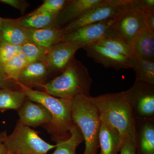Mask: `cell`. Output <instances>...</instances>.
<instances>
[{
  "mask_svg": "<svg viewBox=\"0 0 154 154\" xmlns=\"http://www.w3.org/2000/svg\"><path fill=\"white\" fill-rule=\"evenodd\" d=\"M19 91L32 102L40 103L49 110L52 116L51 122L45 128L57 143L70 137V131L75 124L72 117L71 100L57 98L44 91H37L15 82Z\"/></svg>",
  "mask_w": 154,
  "mask_h": 154,
  "instance_id": "cell-1",
  "label": "cell"
},
{
  "mask_svg": "<svg viewBox=\"0 0 154 154\" xmlns=\"http://www.w3.org/2000/svg\"><path fill=\"white\" fill-rule=\"evenodd\" d=\"M90 99L99 110L100 117L118 131L123 143L134 139L135 119L124 91L91 96Z\"/></svg>",
  "mask_w": 154,
  "mask_h": 154,
  "instance_id": "cell-2",
  "label": "cell"
},
{
  "mask_svg": "<svg viewBox=\"0 0 154 154\" xmlns=\"http://www.w3.org/2000/svg\"><path fill=\"white\" fill-rule=\"evenodd\" d=\"M92 83L88 69L74 58L59 75L38 88L54 97L71 100L79 95L91 96Z\"/></svg>",
  "mask_w": 154,
  "mask_h": 154,
  "instance_id": "cell-3",
  "label": "cell"
},
{
  "mask_svg": "<svg viewBox=\"0 0 154 154\" xmlns=\"http://www.w3.org/2000/svg\"><path fill=\"white\" fill-rule=\"evenodd\" d=\"M90 97L79 95L71 100L72 117L84 137L85 149L83 154H98L101 118Z\"/></svg>",
  "mask_w": 154,
  "mask_h": 154,
  "instance_id": "cell-4",
  "label": "cell"
},
{
  "mask_svg": "<svg viewBox=\"0 0 154 154\" xmlns=\"http://www.w3.org/2000/svg\"><path fill=\"white\" fill-rule=\"evenodd\" d=\"M38 133L22 124L19 119L13 133L6 135L4 145L14 154H46L56 147V144H50L43 140Z\"/></svg>",
  "mask_w": 154,
  "mask_h": 154,
  "instance_id": "cell-5",
  "label": "cell"
},
{
  "mask_svg": "<svg viewBox=\"0 0 154 154\" xmlns=\"http://www.w3.org/2000/svg\"><path fill=\"white\" fill-rule=\"evenodd\" d=\"M130 0H103L61 28L64 35L85 25L116 19L127 8Z\"/></svg>",
  "mask_w": 154,
  "mask_h": 154,
  "instance_id": "cell-6",
  "label": "cell"
},
{
  "mask_svg": "<svg viewBox=\"0 0 154 154\" xmlns=\"http://www.w3.org/2000/svg\"><path fill=\"white\" fill-rule=\"evenodd\" d=\"M124 92L135 119H154V85L135 81Z\"/></svg>",
  "mask_w": 154,
  "mask_h": 154,
  "instance_id": "cell-7",
  "label": "cell"
},
{
  "mask_svg": "<svg viewBox=\"0 0 154 154\" xmlns=\"http://www.w3.org/2000/svg\"><path fill=\"white\" fill-rule=\"evenodd\" d=\"M116 19L85 25L63 36L61 42L83 47L95 44L101 39L118 35L113 28Z\"/></svg>",
  "mask_w": 154,
  "mask_h": 154,
  "instance_id": "cell-8",
  "label": "cell"
},
{
  "mask_svg": "<svg viewBox=\"0 0 154 154\" xmlns=\"http://www.w3.org/2000/svg\"><path fill=\"white\" fill-rule=\"evenodd\" d=\"M113 28L118 36L131 45L140 31L146 28L142 14L128 6L117 17Z\"/></svg>",
  "mask_w": 154,
  "mask_h": 154,
  "instance_id": "cell-9",
  "label": "cell"
},
{
  "mask_svg": "<svg viewBox=\"0 0 154 154\" xmlns=\"http://www.w3.org/2000/svg\"><path fill=\"white\" fill-rule=\"evenodd\" d=\"M81 46L69 42H60L48 48L46 63L51 73H61L74 58Z\"/></svg>",
  "mask_w": 154,
  "mask_h": 154,
  "instance_id": "cell-10",
  "label": "cell"
},
{
  "mask_svg": "<svg viewBox=\"0 0 154 154\" xmlns=\"http://www.w3.org/2000/svg\"><path fill=\"white\" fill-rule=\"evenodd\" d=\"M88 57L102 64L106 68L119 71L130 68V58L107 48L96 44L88 45L83 47Z\"/></svg>",
  "mask_w": 154,
  "mask_h": 154,
  "instance_id": "cell-11",
  "label": "cell"
},
{
  "mask_svg": "<svg viewBox=\"0 0 154 154\" xmlns=\"http://www.w3.org/2000/svg\"><path fill=\"white\" fill-rule=\"evenodd\" d=\"M18 112L19 121L28 127L41 126L45 128L52 120L50 112L44 105L32 102L28 98Z\"/></svg>",
  "mask_w": 154,
  "mask_h": 154,
  "instance_id": "cell-12",
  "label": "cell"
},
{
  "mask_svg": "<svg viewBox=\"0 0 154 154\" xmlns=\"http://www.w3.org/2000/svg\"><path fill=\"white\" fill-rule=\"evenodd\" d=\"M134 142L137 154H154V119H135Z\"/></svg>",
  "mask_w": 154,
  "mask_h": 154,
  "instance_id": "cell-13",
  "label": "cell"
},
{
  "mask_svg": "<svg viewBox=\"0 0 154 154\" xmlns=\"http://www.w3.org/2000/svg\"><path fill=\"white\" fill-rule=\"evenodd\" d=\"M103 0H70L58 14L54 27L61 29L85 14Z\"/></svg>",
  "mask_w": 154,
  "mask_h": 154,
  "instance_id": "cell-14",
  "label": "cell"
},
{
  "mask_svg": "<svg viewBox=\"0 0 154 154\" xmlns=\"http://www.w3.org/2000/svg\"><path fill=\"white\" fill-rule=\"evenodd\" d=\"M100 118L99 137L100 152L99 154H119L123 144L119 132L104 119Z\"/></svg>",
  "mask_w": 154,
  "mask_h": 154,
  "instance_id": "cell-15",
  "label": "cell"
},
{
  "mask_svg": "<svg viewBox=\"0 0 154 154\" xmlns=\"http://www.w3.org/2000/svg\"><path fill=\"white\" fill-rule=\"evenodd\" d=\"M50 72L46 63L36 61L28 64L22 70L17 82L32 88L45 84Z\"/></svg>",
  "mask_w": 154,
  "mask_h": 154,
  "instance_id": "cell-16",
  "label": "cell"
},
{
  "mask_svg": "<svg viewBox=\"0 0 154 154\" xmlns=\"http://www.w3.org/2000/svg\"><path fill=\"white\" fill-rule=\"evenodd\" d=\"M26 29L28 40L45 48H49L60 42L64 35L62 29L55 27L40 29Z\"/></svg>",
  "mask_w": 154,
  "mask_h": 154,
  "instance_id": "cell-17",
  "label": "cell"
},
{
  "mask_svg": "<svg viewBox=\"0 0 154 154\" xmlns=\"http://www.w3.org/2000/svg\"><path fill=\"white\" fill-rule=\"evenodd\" d=\"M1 36V40L17 46L28 40L26 29L20 26L17 19L2 18Z\"/></svg>",
  "mask_w": 154,
  "mask_h": 154,
  "instance_id": "cell-18",
  "label": "cell"
},
{
  "mask_svg": "<svg viewBox=\"0 0 154 154\" xmlns=\"http://www.w3.org/2000/svg\"><path fill=\"white\" fill-rule=\"evenodd\" d=\"M131 45L134 56L154 62V35L146 28L140 31Z\"/></svg>",
  "mask_w": 154,
  "mask_h": 154,
  "instance_id": "cell-19",
  "label": "cell"
},
{
  "mask_svg": "<svg viewBox=\"0 0 154 154\" xmlns=\"http://www.w3.org/2000/svg\"><path fill=\"white\" fill-rule=\"evenodd\" d=\"M58 14L40 13L29 15L18 19L21 27L25 29H40L54 27Z\"/></svg>",
  "mask_w": 154,
  "mask_h": 154,
  "instance_id": "cell-20",
  "label": "cell"
},
{
  "mask_svg": "<svg viewBox=\"0 0 154 154\" xmlns=\"http://www.w3.org/2000/svg\"><path fill=\"white\" fill-rule=\"evenodd\" d=\"M129 58L130 68L135 73V81L154 85V62L135 56Z\"/></svg>",
  "mask_w": 154,
  "mask_h": 154,
  "instance_id": "cell-21",
  "label": "cell"
},
{
  "mask_svg": "<svg viewBox=\"0 0 154 154\" xmlns=\"http://www.w3.org/2000/svg\"><path fill=\"white\" fill-rule=\"evenodd\" d=\"M27 96L19 90L9 88L0 89V111L14 110L19 111L27 99Z\"/></svg>",
  "mask_w": 154,
  "mask_h": 154,
  "instance_id": "cell-22",
  "label": "cell"
},
{
  "mask_svg": "<svg viewBox=\"0 0 154 154\" xmlns=\"http://www.w3.org/2000/svg\"><path fill=\"white\" fill-rule=\"evenodd\" d=\"M70 132L71 136L68 139L57 143L55 150L52 154H76L77 148L84 141V137L75 124L72 128Z\"/></svg>",
  "mask_w": 154,
  "mask_h": 154,
  "instance_id": "cell-23",
  "label": "cell"
},
{
  "mask_svg": "<svg viewBox=\"0 0 154 154\" xmlns=\"http://www.w3.org/2000/svg\"><path fill=\"white\" fill-rule=\"evenodd\" d=\"M95 44L112 50L128 58L134 56L131 45L118 35L103 38Z\"/></svg>",
  "mask_w": 154,
  "mask_h": 154,
  "instance_id": "cell-24",
  "label": "cell"
},
{
  "mask_svg": "<svg viewBox=\"0 0 154 154\" xmlns=\"http://www.w3.org/2000/svg\"><path fill=\"white\" fill-rule=\"evenodd\" d=\"M29 63L25 56L20 53L3 65L8 78L15 82L18 81L19 74L22 70Z\"/></svg>",
  "mask_w": 154,
  "mask_h": 154,
  "instance_id": "cell-25",
  "label": "cell"
},
{
  "mask_svg": "<svg viewBox=\"0 0 154 154\" xmlns=\"http://www.w3.org/2000/svg\"><path fill=\"white\" fill-rule=\"evenodd\" d=\"M20 46L21 53L25 56L29 63L36 61L46 63L48 48L41 47L29 40Z\"/></svg>",
  "mask_w": 154,
  "mask_h": 154,
  "instance_id": "cell-26",
  "label": "cell"
},
{
  "mask_svg": "<svg viewBox=\"0 0 154 154\" xmlns=\"http://www.w3.org/2000/svg\"><path fill=\"white\" fill-rule=\"evenodd\" d=\"M43 2L41 5L28 14L33 15L40 13L59 14L70 0H44Z\"/></svg>",
  "mask_w": 154,
  "mask_h": 154,
  "instance_id": "cell-27",
  "label": "cell"
},
{
  "mask_svg": "<svg viewBox=\"0 0 154 154\" xmlns=\"http://www.w3.org/2000/svg\"><path fill=\"white\" fill-rule=\"evenodd\" d=\"M21 53V46L14 45L3 40L0 42V61L4 64Z\"/></svg>",
  "mask_w": 154,
  "mask_h": 154,
  "instance_id": "cell-28",
  "label": "cell"
},
{
  "mask_svg": "<svg viewBox=\"0 0 154 154\" xmlns=\"http://www.w3.org/2000/svg\"><path fill=\"white\" fill-rule=\"evenodd\" d=\"M128 7L142 15L154 14V0H130Z\"/></svg>",
  "mask_w": 154,
  "mask_h": 154,
  "instance_id": "cell-29",
  "label": "cell"
},
{
  "mask_svg": "<svg viewBox=\"0 0 154 154\" xmlns=\"http://www.w3.org/2000/svg\"><path fill=\"white\" fill-rule=\"evenodd\" d=\"M1 88L19 90L15 83L8 78L4 70L3 64L0 61V89Z\"/></svg>",
  "mask_w": 154,
  "mask_h": 154,
  "instance_id": "cell-30",
  "label": "cell"
},
{
  "mask_svg": "<svg viewBox=\"0 0 154 154\" xmlns=\"http://www.w3.org/2000/svg\"><path fill=\"white\" fill-rule=\"evenodd\" d=\"M0 2L6 4L18 9L22 14L25 13L26 9L29 6V3L23 0H0Z\"/></svg>",
  "mask_w": 154,
  "mask_h": 154,
  "instance_id": "cell-31",
  "label": "cell"
},
{
  "mask_svg": "<svg viewBox=\"0 0 154 154\" xmlns=\"http://www.w3.org/2000/svg\"><path fill=\"white\" fill-rule=\"evenodd\" d=\"M119 154H137L134 139H131L125 141L122 144Z\"/></svg>",
  "mask_w": 154,
  "mask_h": 154,
  "instance_id": "cell-32",
  "label": "cell"
},
{
  "mask_svg": "<svg viewBox=\"0 0 154 154\" xmlns=\"http://www.w3.org/2000/svg\"><path fill=\"white\" fill-rule=\"evenodd\" d=\"M142 15L146 28L154 35V14H143Z\"/></svg>",
  "mask_w": 154,
  "mask_h": 154,
  "instance_id": "cell-33",
  "label": "cell"
},
{
  "mask_svg": "<svg viewBox=\"0 0 154 154\" xmlns=\"http://www.w3.org/2000/svg\"><path fill=\"white\" fill-rule=\"evenodd\" d=\"M7 133L6 131L2 132L0 134V154H7L8 152V150L6 148L4 144V140Z\"/></svg>",
  "mask_w": 154,
  "mask_h": 154,
  "instance_id": "cell-34",
  "label": "cell"
},
{
  "mask_svg": "<svg viewBox=\"0 0 154 154\" xmlns=\"http://www.w3.org/2000/svg\"><path fill=\"white\" fill-rule=\"evenodd\" d=\"M2 17H0V42H1V27H2Z\"/></svg>",
  "mask_w": 154,
  "mask_h": 154,
  "instance_id": "cell-35",
  "label": "cell"
},
{
  "mask_svg": "<svg viewBox=\"0 0 154 154\" xmlns=\"http://www.w3.org/2000/svg\"><path fill=\"white\" fill-rule=\"evenodd\" d=\"M7 154H14L12 153L11 152L8 151V153Z\"/></svg>",
  "mask_w": 154,
  "mask_h": 154,
  "instance_id": "cell-36",
  "label": "cell"
}]
</instances>
